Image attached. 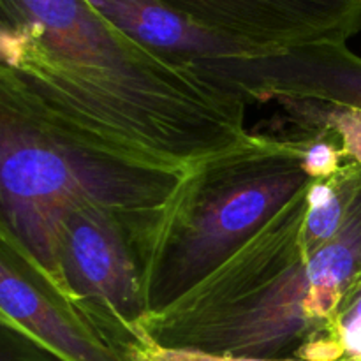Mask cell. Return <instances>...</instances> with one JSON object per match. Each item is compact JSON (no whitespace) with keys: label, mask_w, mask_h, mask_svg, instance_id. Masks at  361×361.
I'll return each mask as SVG.
<instances>
[{"label":"cell","mask_w":361,"mask_h":361,"mask_svg":"<svg viewBox=\"0 0 361 361\" xmlns=\"http://www.w3.org/2000/svg\"><path fill=\"white\" fill-rule=\"evenodd\" d=\"M0 361H63L27 331L0 319Z\"/></svg>","instance_id":"obj_13"},{"label":"cell","mask_w":361,"mask_h":361,"mask_svg":"<svg viewBox=\"0 0 361 361\" xmlns=\"http://www.w3.org/2000/svg\"><path fill=\"white\" fill-rule=\"evenodd\" d=\"M361 190V168L348 161L335 175L314 180L307 187L303 245L316 254L341 233Z\"/></svg>","instance_id":"obj_10"},{"label":"cell","mask_w":361,"mask_h":361,"mask_svg":"<svg viewBox=\"0 0 361 361\" xmlns=\"http://www.w3.org/2000/svg\"><path fill=\"white\" fill-rule=\"evenodd\" d=\"M307 189L222 267L173 305L143 319L162 348L259 360L307 361L361 275V190L344 228L307 252Z\"/></svg>","instance_id":"obj_2"},{"label":"cell","mask_w":361,"mask_h":361,"mask_svg":"<svg viewBox=\"0 0 361 361\" xmlns=\"http://www.w3.org/2000/svg\"><path fill=\"white\" fill-rule=\"evenodd\" d=\"M0 319L63 361H127L9 238L0 236Z\"/></svg>","instance_id":"obj_7"},{"label":"cell","mask_w":361,"mask_h":361,"mask_svg":"<svg viewBox=\"0 0 361 361\" xmlns=\"http://www.w3.org/2000/svg\"><path fill=\"white\" fill-rule=\"evenodd\" d=\"M219 37L257 53L345 42L361 30V0H159Z\"/></svg>","instance_id":"obj_6"},{"label":"cell","mask_w":361,"mask_h":361,"mask_svg":"<svg viewBox=\"0 0 361 361\" xmlns=\"http://www.w3.org/2000/svg\"><path fill=\"white\" fill-rule=\"evenodd\" d=\"M157 215L129 219L83 207L56 233L49 279L126 358L145 338L143 250Z\"/></svg>","instance_id":"obj_5"},{"label":"cell","mask_w":361,"mask_h":361,"mask_svg":"<svg viewBox=\"0 0 361 361\" xmlns=\"http://www.w3.org/2000/svg\"><path fill=\"white\" fill-rule=\"evenodd\" d=\"M183 175L94 150L0 95V236L48 277L67 214L99 207L129 219L154 217Z\"/></svg>","instance_id":"obj_4"},{"label":"cell","mask_w":361,"mask_h":361,"mask_svg":"<svg viewBox=\"0 0 361 361\" xmlns=\"http://www.w3.org/2000/svg\"><path fill=\"white\" fill-rule=\"evenodd\" d=\"M303 157L296 134L250 133L183 175L145 245L147 316L196 288L310 185Z\"/></svg>","instance_id":"obj_3"},{"label":"cell","mask_w":361,"mask_h":361,"mask_svg":"<svg viewBox=\"0 0 361 361\" xmlns=\"http://www.w3.org/2000/svg\"><path fill=\"white\" fill-rule=\"evenodd\" d=\"M204 66L238 88L249 102L300 97L361 109V56L345 42L207 60Z\"/></svg>","instance_id":"obj_8"},{"label":"cell","mask_w":361,"mask_h":361,"mask_svg":"<svg viewBox=\"0 0 361 361\" xmlns=\"http://www.w3.org/2000/svg\"><path fill=\"white\" fill-rule=\"evenodd\" d=\"M129 361H302V360H259V358H242V356L212 355L203 351H190V349L162 348L154 344L147 337L127 355Z\"/></svg>","instance_id":"obj_14"},{"label":"cell","mask_w":361,"mask_h":361,"mask_svg":"<svg viewBox=\"0 0 361 361\" xmlns=\"http://www.w3.org/2000/svg\"><path fill=\"white\" fill-rule=\"evenodd\" d=\"M108 23L145 48L183 62L254 56L247 46L219 37L159 0H87Z\"/></svg>","instance_id":"obj_9"},{"label":"cell","mask_w":361,"mask_h":361,"mask_svg":"<svg viewBox=\"0 0 361 361\" xmlns=\"http://www.w3.org/2000/svg\"><path fill=\"white\" fill-rule=\"evenodd\" d=\"M307 361H361V275L338 303Z\"/></svg>","instance_id":"obj_12"},{"label":"cell","mask_w":361,"mask_h":361,"mask_svg":"<svg viewBox=\"0 0 361 361\" xmlns=\"http://www.w3.org/2000/svg\"><path fill=\"white\" fill-rule=\"evenodd\" d=\"M0 95L94 150L168 171L250 136L238 88L145 48L87 0H0Z\"/></svg>","instance_id":"obj_1"},{"label":"cell","mask_w":361,"mask_h":361,"mask_svg":"<svg viewBox=\"0 0 361 361\" xmlns=\"http://www.w3.org/2000/svg\"><path fill=\"white\" fill-rule=\"evenodd\" d=\"M274 102L289 129L328 130L341 145L345 161L361 168V109L300 97H282Z\"/></svg>","instance_id":"obj_11"}]
</instances>
